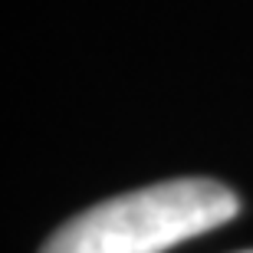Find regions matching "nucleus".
Here are the masks:
<instances>
[{
    "mask_svg": "<svg viewBox=\"0 0 253 253\" xmlns=\"http://www.w3.org/2000/svg\"><path fill=\"white\" fill-rule=\"evenodd\" d=\"M240 204L211 178L158 181L119 194L63 224L40 253H168L234 220Z\"/></svg>",
    "mask_w": 253,
    "mask_h": 253,
    "instance_id": "f257e3e1",
    "label": "nucleus"
}]
</instances>
